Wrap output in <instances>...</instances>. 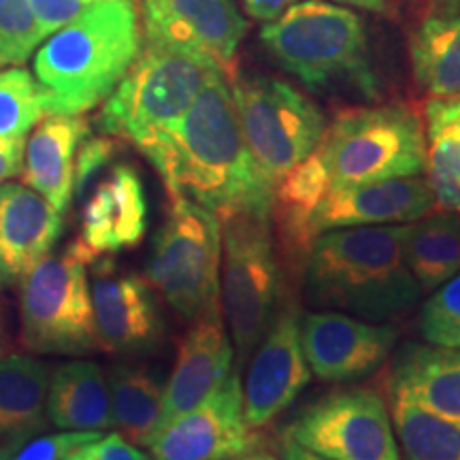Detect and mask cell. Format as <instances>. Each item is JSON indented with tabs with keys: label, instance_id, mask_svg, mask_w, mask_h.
<instances>
[{
	"label": "cell",
	"instance_id": "cell-1",
	"mask_svg": "<svg viewBox=\"0 0 460 460\" xmlns=\"http://www.w3.org/2000/svg\"><path fill=\"white\" fill-rule=\"evenodd\" d=\"M171 199L209 209L217 220L237 214L271 217L273 183L252 158L224 73L211 77L188 111L141 149Z\"/></svg>",
	"mask_w": 460,
	"mask_h": 460
},
{
	"label": "cell",
	"instance_id": "cell-2",
	"mask_svg": "<svg viewBox=\"0 0 460 460\" xmlns=\"http://www.w3.org/2000/svg\"><path fill=\"white\" fill-rule=\"evenodd\" d=\"M405 234L407 224L320 233L301 275L307 303L369 322L405 315L422 295L402 254Z\"/></svg>",
	"mask_w": 460,
	"mask_h": 460
},
{
	"label": "cell",
	"instance_id": "cell-3",
	"mask_svg": "<svg viewBox=\"0 0 460 460\" xmlns=\"http://www.w3.org/2000/svg\"><path fill=\"white\" fill-rule=\"evenodd\" d=\"M143 48L132 0H96L34 58L48 115H82L107 101Z\"/></svg>",
	"mask_w": 460,
	"mask_h": 460
},
{
	"label": "cell",
	"instance_id": "cell-4",
	"mask_svg": "<svg viewBox=\"0 0 460 460\" xmlns=\"http://www.w3.org/2000/svg\"><path fill=\"white\" fill-rule=\"evenodd\" d=\"M269 54L312 90H349L362 99L382 94L365 24L352 9L301 0L261 31Z\"/></svg>",
	"mask_w": 460,
	"mask_h": 460
},
{
	"label": "cell",
	"instance_id": "cell-5",
	"mask_svg": "<svg viewBox=\"0 0 460 460\" xmlns=\"http://www.w3.org/2000/svg\"><path fill=\"white\" fill-rule=\"evenodd\" d=\"M217 73L222 68L205 56L143 43L128 73L102 105L101 130L143 149L188 111Z\"/></svg>",
	"mask_w": 460,
	"mask_h": 460
},
{
	"label": "cell",
	"instance_id": "cell-6",
	"mask_svg": "<svg viewBox=\"0 0 460 460\" xmlns=\"http://www.w3.org/2000/svg\"><path fill=\"white\" fill-rule=\"evenodd\" d=\"M331 188L422 175L427 135L422 118L405 105L352 107L335 115L318 147Z\"/></svg>",
	"mask_w": 460,
	"mask_h": 460
},
{
	"label": "cell",
	"instance_id": "cell-7",
	"mask_svg": "<svg viewBox=\"0 0 460 460\" xmlns=\"http://www.w3.org/2000/svg\"><path fill=\"white\" fill-rule=\"evenodd\" d=\"M220 307L243 367L279 309L281 261L269 216H230L220 220Z\"/></svg>",
	"mask_w": 460,
	"mask_h": 460
},
{
	"label": "cell",
	"instance_id": "cell-8",
	"mask_svg": "<svg viewBox=\"0 0 460 460\" xmlns=\"http://www.w3.org/2000/svg\"><path fill=\"white\" fill-rule=\"evenodd\" d=\"M222 228L209 209L172 197L154 239L147 281L183 320L194 322L220 307Z\"/></svg>",
	"mask_w": 460,
	"mask_h": 460
},
{
	"label": "cell",
	"instance_id": "cell-9",
	"mask_svg": "<svg viewBox=\"0 0 460 460\" xmlns=\"http://www.w3.org/2000/svg\"><path fill=\"white\" fill-rule=\"evenodd\" d=\"M90 258L73 241L65 252L45 256L22 284V339L39 354L84 356L99 349L92 309Z\"/></svg>",
	"mask_w": 460,
	"mask_h": 460
},
{
	"label": "cell",
	"instance_id": "cell-10",
	"mask_svg": "<svg viewBox=\"0 0 460 460\" xmlns=\"http://www.w3.org/2000/svg\"><path fill=\"white\" fill-rule=\"evenodd\" d=\"M230 92L245 146L273 186L324 141V113L290 84L264 75L239 77Z\"/></svg>",
	"mask_w": 460,
	"mask_h": 460
},
{
	"label": "cell",
	"instance_id": "cell-11",
	"mask_svg": "<svg viewBox=\"0 0 460 460\" xmlns=\"http://www.w3.org/2000/svg\"><path fill=\"white\" fill-rule=\"evenodd\" d=\"M281 435L326 460H402L388 402L373 388L326 394Z\"/></svg>",
	"mask_w": 460,
	"mask_h": 460
},
{
	"label": "cell",
	"instance_id": "cell-12",
	"mask_svg": "<svg viewBox=\"0 0 460 460\" xmlns=\"http://www.w3.org/2000/svg\"><path fill=\"white\" fill-rule=\"evenodd\" d=\"M258 447H264L262 430L245 422L237 365L194 410L160 430L147 450L152 460H228Z\"/></svg>",
	"mask_w": 460,
	"mask_h": 460
},
{
	"label": "cell",
	"instance_id": "cell-13",
	"mask_svg": "<svg viewBox=\"0 0 460 460\" xmlns=\"http://www.w3.org/2000/svg\"><path fill=\"white\" fill-rule=\"evenodd\" d=\"M141 17L143 43L205 56L234 79L247 22L233 0H141Z\"/></svg>",
	"mask_w": 460,
	"mask_h": 460
},
{
	"label": "cell",
	"instance_id": "cell-14",
	"mask_svg": "<svg viewBox=\"0 0 460 460\" xmlns=\"http://www.w3.org/2000/svg\"><path fill=\"white\" fill-rule=\"evenodd\" d=\"M298 322L301 314L296 305L286 301L247 360L250 367L243 384V416L254 430L269 427L284 413L312 379Z\"/></svg>",
	"mask_w": 460,
	"mask_h": 460
},
{
	"label": "cell",
	"instance_id": "cell-15",
	"mask_svg": "<svg viewBox=\"0 0 460 460\" xmlns=\"http://www.w3.org/2000/svg\"><path fill=\"white\" fill-rule=\"evenodd\" d=\"M309 371L324 382H354L386 365L396 331L388 322H369L339 312H309L298 322Z\"/></svg>",
	"mask_w": 460,
	"mask_h": 460
},
{
	"label": "cell",
	"instance_id": "cell-16",
	"mask_svg": "<svg viewBox=\"0 0 460 460\" xmlns=\"http://www.w3.org/2000/svg\"><path fill=\"white\" fill-rule=\"evenodd\" d=\"M92 309L99 348L111 354L154 352L164 339V320L146 278L99 258L92 273Z\"/></svg>",
	"mask_w": 460,
	"mask_h": 460
},
{
	"label": "cell",
	"instance_id": "cell-17",
	"mask_svg": "<svg viewBox=\"0 0 460 460\" xmlns=\"http://www.w3.org/2000/svg\"><path fill=\"white\" fill-rule=\"evenodd\" d=\"M147 230V197L135 166L115 164L82 209L77 245L90 262L139 245Z\"/></svg>",
	"mask_w": 460,
	"mask_h": 460
},
{
	"label": "cell",
	"instance_id": "cell-18",
	"mask_svg": "<svg viewBox=\"0 0 460 460\" xmlns=\"http://www.w3.org/2000/svg\"><path fill=\"white\" fill-rule=\"evenodd\" d=\"M433 209L435 197L422 175L331 188L315 209L314 230L320 234L349 226L411 224Z\"/></svg>",
	"mask_w": 460,
	"mask_h": 460
},
{
	"label": "cell",
	"instance_id": "cell-19",
	"mask_svg": "<svg viewBox=\"0 0 460 460\" xmlns=\"http://www.w3.org/2000/svg\"><path fill=\"white\" fill-rule=\"evenodd\" d=\"M234 348L224 331L222 314H211L192 322L177 349L175 369L164 386L156 437L172 420L199 405L233 371Z\"/></svg>",
	"mask_w": 460,
	"mask_h": 460
},
{
	"label": "cell",
	"instance_id": "cell-20",
	"mask_svg": "<svg viewBox=\"0 0 460 460\" xmlns=\"http://www.w3.org/2000/svg\"><path fill=\"white\" fill-rule=\"evenodd\" d=\"M65 217L22 183H0V286H13L54 250Z\"/></svg>",
	"mask_w": 460,
	"mask_h": 460
},
{
	"label": "cell",
	"instance_id": "cell-21",
	"mask_svg": "<svg viewBox=\"0 0 460 460\" xmlns=\"http://www.w3.org/2000/svg\"><path fill=\"white\" fill-rule=\"evenodd\" d=\"M331 177L324 160L315 149L312 156L292 166L273 186L271 228L281 267L301 278L305 262L318 234L314 214L329 194Z\"/></svg>",
	"mask_w": 460,
	"mask_h": 460
},
{
	"label": "cell",
	"instance_id": "cell-22",
	"mask_svg": "<svg viewBox=\"0 0 460 460\" xmlns=\"http://www.w3.org/2000/svg\"><path fill=\"white\" fill-rule=\"evenodd\" d=\"M88 132L82 115H48L26 143L24 183L62 216L75 197V158Z\"/></svg>",
	"mask_w": 460,
	"mask_h": 460
},
{
	"label": "cell",
	"instance_id": "cell-23",
	"mask_svg": "<svg viewBox=\"0 0 460 460\" xmlns=\"http://www.w3.org/2000/svg\"><path fill=\"white\" fill-rule=\"evenodd\" d=\"M388 390L407 394L439 416L460 420V349L410 345L394 362Z\"/></svg>",
	"mask_w": 460,
	"mask_h": 460
},
{
	"label": "cell",
	"instance_id": "cell-24",
	"mask_svg": "<svg viewBox=\"0 0 460 460\" xmlns=\"http://www.w3.org/2000/svg\"><path fill=\"white\" fill-rule=\"evenodd\" d=\"M48 420L62 430L113 429L109 382L96 362H68L51 373Z\"/></svg>",
	"mask_w": 460,
	"mask_h": 460
},
{
	"label": "cell",
	"instance_id": "cell-25",
	"mask_svg": "<svg viewBox=\"0 0 460 460\" xmlns=\"http://www.w3.org/2000/svg\"><path fill=\"white\" fill-rule=\"evenodd\" d=\"M411 71L430 99H460V9L429 11L410 39Z\"/></svg>",
	"mask_w": 460,
	"mask_h": 460
},
{
	"label": "cell",
	"instance_id": "cell-26",
	"mask_svg": "<svg viewBox=\"0 0 460 460\" xmlns=\"http://www.w3.org/2000/svg\"><path fill=\"white\" fill-rule=\"evenodd\" d=\"M49 377V367L34 356L0 358V437L22 441L48 427Z\"/></svg>",
	"mask_w": 460,
	"mask_h": 460
},
{
	"label": "cell",
	"instance_id": "cell-27",
	"mask_svg": "<svg viewBox=\"0 0 460 460\" xmlns=\"http://www.w3.org/2000/svg\"><path fill=\"white\" fill-rule=\"evenodd\" d=\"M402 254L422 295L446 284L460 271V214L439 209L407 224Z\"/></svg>",
	"mask_w": 460,
	"mask_h": 460
},
{
	"label": "cell",
	"instance_id": "cell-28",
	"mask_svg": "<svg viewBox=\"0 0 460 460\" xmlns=\"http://www.w3.org/2000/svg\"><path fill=\"white\" fill-rule=\"evenodd\" d=\"M427 119V181L435 207L460 214V124L456 99H430Z\"/></svg>",
	"mask_w": 460,
	"mask_h": 460
},
{
	"label": "cell",
	"instance_id": "cell-29",
	"mask_svg": "<svg viewBox=\"0 0 460 460\" xmlns=\"http://www.w3.org/2000/svg\"><path fill=\"white\" fill-rule=\"evenodd\" d=\"M111 394L113 429L130 444L147 447L163 411L164 386L147 369L135 365L113 367L107 377Z\"/></svg>",
	"mask_w": 460,
	"mask_h": 460
},
{
	"label": "cell",
	"instance_id": "cell-30",
	"mask_svg": "<svg viewBox=\"0 0 460 460\" xmlns=\"http://www.w3.org/2000/svg\"><path fill=\"white\" fill-rule=\"evenodd\" d=\"M402 460H460V420L427 410L407 394L388 390Z\"/></svg>",
	"mask_w": 460,
	"mask_h": 460
},
{
	"label": "cell",
	"instance_id": "cell-31",
	"mask_svg": "<svg viewBox=\"0 0 460 460\" xmlns=\"http://www.w3.org/2000/svg\"><path fill=\"white\" fill-rule=\"evenodd\" d=\"M43 118V92L32 75L20 66L0 71V137H26Z\"/></svg>",
	"mask_w": 460,
	"mask_h": 460
},
{
	"label": "cell",
	"instance_id": "cell-32",
	"mask_svg": "<svg viewBox=\"0 0 460 460\" xmlns=\"http://www.w3.org/2000/svg\"><path fill=\"white\" fill-rule=\"evenodd\" d=\"M420 335L435 348L460 349V271L424 301Z\"/></svg>",
	"mask_w": 460,
	"mask_h": 460
},
{
	"label": "cell",
	"instance_id": "cell-33",
	"mask_svg": "<svg viewBox=\"0 0 460 460\" xmlns=\"http://www.w3.org/2000/svg\"><path fill=\"white\" fill-rule=\"evenodd\" d=\"M41 41L31 0H0V66H22Z\"/></svg>",
	"mask_w": 460,
	"mask_h": 460
},
{
	"label": "cell",
	"instance_id": "cell-34",
	"mask_svg": "<svg viewBox=\"0 0 460 460\" xmlns=\"http://www.w3.org/2000/svg\"><path fill=\"white\" fill-rule=\"evenodd\" d=\"M101 435L94 430H65V433L22 439L11 447V460H68L79 447L99 439Z\"/></svg>",
	"mask_w": 460,
	"mask_h": 460
},
{
	"label": "cell",
	"instance_id": "cell-35",
	"mask_svg": "<svg viewBox=\"0 0 460 460\" xmlns=\"http://www.w3.org/2000/svg\"><path fill=\"white\" fill-rule=\"evenodd\" d=\"M115 152L118 147L109 137H85L77 149V158H75V194L77 197H82L85 186L94 180L96 172L111 163Z\"/></svg>",
	"mask_w": 460,
	"mask_h": 460
},
{
	"label": "cell",
	"instance_id": "cell-36",
	"mask_svg": "<svg viewBox=\"0 0 460 460\" xmlns=\"http://www.w3.org/2000/svg\"><path fill=\"white\" fill-rule=\"evenodd\" d=\"M96 0H31V7L43 39L65 28Z\"/></svg>",
	"mask_w": 460,
	"mask_h": 460
},
{
	"label": "cell",
	"instance_id": "cell-37",
	"mask_svg": "<svg viewBox=\"0 0 460 460\" xmlns=\"http://www.w3.org/2000/svg\"><path fill=\"white\" fill-rule=\"evenodd\" d=\"M68 460H152L149 454L139 450L119 433H111L79 447Z\"/></svg>",
	"mask_w": 460,
	"mask_h": 460
},
{
	"label": "cell",
	"instance_id": "cell-38",
	"mask_svg": "<svg viewBox=\"0 0 460 460\" xmlns=\"http://www.w3.org/2000/svg\"><path fill=\"white\" fill-rule=\"evenodd\" d=\"M24 137H0V183L20 175L24 169Z\"/></svg>",
	"mask_w": 460,
	"mask_h": 460
},
{
	"label": "cell",
	"instance_id": "cell-39",
	"mask_svg": "<svg viewBox=\"0 0 460 460\" xmlns=\"http://www.w3.org/2000/svg\"><path fill=\"white\" fill-rule=\"evenodd\" d=\"M245 11L262 22H273L301 0H243Z\"/></svg>",
	"mask_w": 460,
	"mask_h": 460
},
{
	"label": "cell",
	"instance_id": "cell-40",
	"mask_svg": "<svg viewBox=\"0 0 460 460\" xmlns=\"http://www.w3.org/2000/svg\"><path fill=\"white\" fill-rule=\"evenodd\" d=\"M279 456L281 460H326L318 456V454L305 450L303 446H298L296 441H292L286 435L279 437Z\"/></svg>",
	"mask_w": 460,
	"mask_h": 460
},
{
	"label": "cell",
	"instance_id": "cell-41",
	"mask_svg": "<svg viewBox=\"0 0 460 460\" xmlns=\"http://www.w3.org/2000/svg\"><path fill=\"white\" fill-rule=\"evenodd\" d=\"M335 3L349 4V7L356 9H367L373 11V13H388L390 0H335Z\"/></svg>",
	"mask_w": 460,
	"mask_h": 460
},
{
	"label": "cell",
	"instance_id": "cell-42",
	"mask_svg": "<svg viewBox=\"0 0 460 460\" xmlns=\"http://www.w3.org/2000/svg\"><path fill=\"white\" fill-rule=\"evenodd\" d=\"M228 460H281V458L275 456L273 452H269L267 447H258V450H252V452L239 454V456L228 458Z\"/></svg>",
	"mask_w": 460,
	"mask_h": 460
},
{
	"label": "cell",
	"instance_id": "cell-43",
	"mask_svg": "<svg viewBox=\"0 0 460 460\" xmlns=\"http://www.w3.org/2000/svg\"><path fill=\"white\" fill-rule=\"evenodd\" d=\"M430 7L435 11H456L460 9V0H430Z\"/></svg>",
	"mask_w": 460,
	"mask_h": 460
},
{
	"label": "cell",
	"instance_id": "cell-44",
	"mask_svg": "<svg viewBox=\"0 0 460 460\" xmlns=\"http://www.w3.org/2000/svg\"><path fill=\"white\" fill-rule=\"evenodd\" d=\"M0 460H11V447H0Z\"/></svg>",
	"mask_w": 460,
	"mask_h": 460
}]
</instances>
